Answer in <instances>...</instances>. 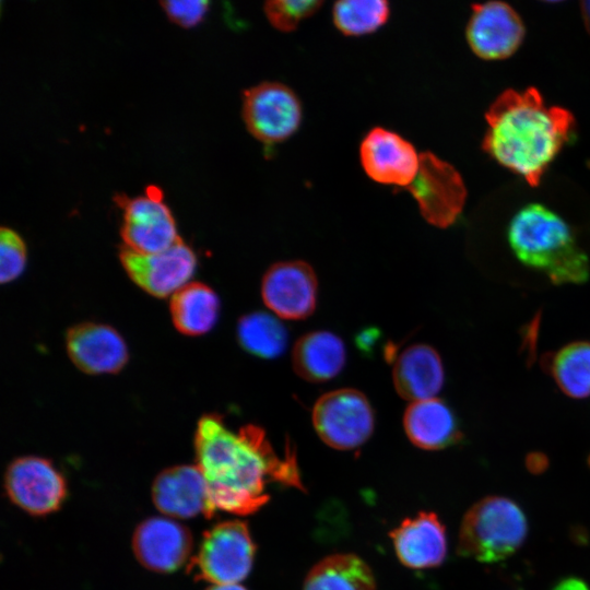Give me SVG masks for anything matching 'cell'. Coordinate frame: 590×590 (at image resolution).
Returning a JSON list of instances; mask_svg holds the SVG:
<instances>
[{"mask_svg": "<svg viewBox=\"0 0 590 590\" xmlns=\"http://www.w3.org/2000/svg\"><path fill=\"white\" fill-rule=\"evenodd\" d=\"M10 500L33 516H45L60 508L67 496V483L51 461L34 456L13 460L4 474Z\"/></svg>", "mask_w": 590, "mask_h": 590, "instance_id": "cell-10", "label": "cell"}, {"mask_svg": "<svg viewBox=\"0 0 590 590\" xmlns=\"http://www.w3.org/2000/svg\"><path fill=\"white\" fill-rule=\"evenodd\" d=\"M67 350L74 365L87 374H113L128 361V349L111 327L85 322L67 333Z\"/></svg>", "mask_w": 590, "mask_h": 590, "instance_id": "cell-17", "label": "cell"}, {"mask_svg": "<svg viewBox=\"0 0 590 590\" xmlns=\"http://www.w3.org/2000/svg\"><path fill=\"white\" fill-rule=\"evenodd\" d=\"M581 14H582L586 27L590 33V1L581 2Z\"/></svg>", "mask_w": 590, "mask_h": 590, "instance_id": "cell-32", "label": "cell"}, {"mask_svg": "<svg viewBox=\"0 0 590 590\" xmlns=\"http://www.w3.org/2000/svg\"><path fill=\"white\" fill-rule=\"evenodd\" d=\"M241 116L256 140L272 145L296 133L302 123L303 107L290 86L264 81L244 91Z\"/></svg>", "mask_w": 590, "mask_h": 590, "instance_id": "cell-7", "label": "cell"}, {"mask_svg": "<svg viewBox=\"0 0 590 590\" xmlns=\"http://www.w3.org/2000/svg\"><path fill=\"white\" fill-rule=\"evenodd\" d=\"M420 154L399 133L374 127L359 145V161L365 174L374 181L408 188L420 167Z\"/></svg>", "mask_w": 590, "mask_h": 590, "instance_id": "cell-13", "label": "cell"}, {"mask_svg": "<svg viewBox=\"0 0 590 590\" xmlns=\"http://www.w3.org/2000/svg\"><path fill=\"white\" fill-rule=\"evenodd\" d=\"M155 507L166 517L188 519L203 514L212 517L205 479L194 464H180L162 471L152 484Z\"/></svg>", "mask_w": 590, "mask_h": 590, "instance_id": "cell-16", "label": "cell"}, {"mask_svg": "<svg viewBox=\"0 0 590 590\" xmlns=\"http://www.w3.org/2000/svg\"><path fill=\"white\" fill-rule=\"evenodd\" d=\"M205 590H247L239 583H229V585H212Z\"/></svg>", "mask_w": 590, "mask_h": 590, "instance_id": "cell-31", "label": "cell"}, {"mask_svg": "<svg viewBox=\"0 0 590 590\" xmlns=\"http://www.w3.org/2000/svg\"><path fill=\"white\" fill-rule=\"evenodd\" d=\"M403 427L410 441L425 450H440L462 438L452 410L436 398L410 403L403 415Z\"/></svg>", "mask_w": 590, "mask_h": 590, "instance_id": "cell-20", "label": "cell"}, {"mask_svg": "<svg viewBox=\"0 0 590 590\" xmlns=\"http://www.w3.org/2000/svg\"><path fill=\"white\" fill-rule=\"evenodd\" d=\"M559 389L574 399L590 396V342L577 341L545 358Z\"/></svg>", "mask_w": 590, "mask_h": 590, "instance_id": "cell-24", "label": "cell"}, {"mask_svg": "<svg viewBox=\"0 0 590 590\" xmlns=\"http://www.w3.org/2000/svg\"><path fill=\"white\" fill-rule=\"evenodd\" d=\"M392 379L396 391L408 401L435 398L445 379L439 354L427 344L408 346L394 361Z\"/></svg>", "mask_w": 590, "mask_h": 590, "instance_id": "cell-19", "label": "cell"}, {"mask_svg": "<svg viewBox=\"0 0 590 590\" xmlns=\"http://www.w3.org/2000/svg\"><path fill=\"white\" fill-rule=\"evenodd\" d=\"M430 225L447 228L462 212L467 189L459 172L429 151L420 154L418 172L406 188Z\"/></svg>", "mask_w": 590, "mask_h": 590, "instance_id": "cell-8", "label": "cell"}, {"mask_svg": "<svg viewBox=\"0 0 590 590\" xmlns=\"http://www.w3.org/2000/svg\"><path fill=\"white\" fill-rule=\"evenodd\" d=\"M160 4L175 24L181 27H193L203 20L210 3L204 0H167L161 1Z\"/></svg>", "mask_w": 590, "mask_h": 590, "instance_id": "cell-29", "label": "cell"}, {"mask_svg": "<svg viewBox=\"0 0 590 590\" xmlns=\"http://www.w3.org/2000/svg\"><path fill=\"white\" fill-rule=\"evenodd\" d=\"M322 1L317 0H271L263 4V12L272 27L288 33L297 28L299 23L315 14Z\"/></svg>", "mask_w": 590, "mask_h": 590, "instance_id": "cell-27", "label": "cell"}, {"mask_svg": "<svg viewBox=\"0 0 590 590\" xmlns=\"http://www.w3.org/2000/svg\"><path fill=\"white\" fill-rule=\"evenodd\" d=\"M551 590H590V587L581 578L566 577L554 585Z\"/></svg>", "mask_w": 590, "mask_h": 590, "instance_id": "cell-30", "label": "cell"}, {"mask_svg": "<svg viewBox=\"0 0 590 590\" xmlns=\"http://www.w3.org/2000/svg\"><path fill=\"white\" fill-rule=\"evenodd\" d=\"M318 281L305 261H281L263 275L261 295L266 306L278 317L302 320L309 317L317 304Z\"/></svg>", "mask_w": 590, "mask_h": 590, "instance_id": "cell-12", "label": "cell"}, {"mask_svg": "<svg viewBox=\"0 0 590 590\" xmlns=\"http://www.w3.org/2000/svg\"><path fill=\"white\" fill-rule=\"evenodd\" d=\"M346 359L343 341L329 331H312L302 335L292 352L295 373L309 382L334 378Z\"/></svg>", "mask_w": 590, "mask_h": 590, "instance_id": "cell-21", "label": "cell"}, {"mask_svg": "<svg viewBox=\"0 0 590 590\" xmlns=\"http://www.w3.org/2000/svg\"><path fill=\"white\" fill-rule=\"evenodd\" d=\"M237 339L248 353L260 358H276L286 350L288 333L274 316L255 311L240 318Z\"/></svg>", "mask_w": 590, "mask_h": 590, "instance_id": "cell-25", "label": "cell"}, {"mask_svg": "<svg viewBox=\"0 0 590 590\" xmlns=\"http://www.w3.org/2000/svg\"><path fill=\"white\" fill-rule=\"evenodd\" d=\"M255 554L256 545L247 523L227 520L204 532L188 568L196 578L211 585L239 583L249 575Z\"/></svg>", "mask_w": 590, "mask_h": 590, "instance_id": "cell-5", "label": "cell"}, {"mask_svg": "<svg viewBox=\"0 0 590 590\" xmlns=\"http://www.w3.org/2000/svg\"><path fill=\"white\" fill-rule=\"evenodd\" d=\"M26 264V247L13 229H0V280L9 283L21 275Z\"/></svg>", "mask_w": 590, "mask_h": 590, "instance_id": "cell-28", "label": "cell"}, {"mask_svg": "<svg viewBox=\"0 0 590 590\" xmlns=\"http://www.w3.org/2000/svg\"><path fill=\"white\" fill-rule=\"evenodd\" d=\"M389 15L386 0H341L332 9L333 24L345 36L371 34L387 23Z\"/></svg>", "mask_w": 590, "mask_h": 590, "instance_id": "cell-26", "label": "cell"}, {"mask_svg": "<svg viewBox=\"0 0 590 590\" xmlns=\"http://www.w3.org/2000/svg\"><path fill=\"white\" fill-rule=\"evenodd\" d=\"M523 36V23L509 4L491 1L472 7L467 39L477 57L485 60L505 59L518 49Z\"/></svg>", "mask_w": 590, "mask_h": 590, "instance_id": "cell-14", "label": "cell"}, {"mask_svg": "<svg viewBox=\"0 0 590 590\" xmlns=\"http://www.w3.org/2000/svg\"><path fill=\"white\" fill-rule=\"evenodd\" d=\"M390 536L397 557L409 568H434L446 558V529L435 512L421 511L404 519Z\"/></svg>", "mask_w": 590, "mask_h": 590, "instance_id": "cell-18", "label": "cell"}, {"mask_svg": "<svg viewBox=\"0 0 590 590\" xmlns=\"http://www.w3.org/2000/svg\"><path fill=\"white\" fill-rule=\"evenodd\" d=\"M116 202L123 211V247L149 255L163 251L180 239L175 219L157 187L150 186L144 194L133 198L118 196Z\"/></svg>", "mask_w": 590, "mask_h": 590, "instance_id": "cell-9", "label": "cell"}, {"mask_svg": "<svg viewBox=\"0 0 590 590\" xmlns=\"http://www.w3.org/2000/svg\"><path fill=\"white\" fill-rule=\"evenodd\" d=\"M132 550L139 563L156 573H173L190 557L189 530L169 517H151L134 530Z\"/></svg>", "mask_w": 590, "mask_h": 590, "instance_id": "cell-15", "label": "cell"}, {"mask_svg": "<svg viewBox=\"0 0 590 590\" xmlns=\"http://www.w3.org/2000/svg\"><path fill=\"white\" fill-rule=\"evenodd\" d=\"M528 521L517 503L503 496L480 499L463 516L458 553L483 564L514 555L524 543Z\"/></svg>", "mask_w": 590, "mask_h": 590, "instance_id": "cell-4", "label": "cell"}, {"mask_svg": "<svg viewBox=\"0 0 590 590\" xmlns=\"http://www.w3.org/2000/svg\"><path fill=\"white\" fill-rule=\"evenodd\" d=\"M317 435L328 446L352 450L364 445L375 427L374 410L365 394L342 388L321 396L312 409Z\"/></svg>", "mask_w": 590, "mask_h": 590, "instance_id": "cell-6", "label": "cell"}, {"mask_svg": "<svg viewBox=\"0 0 590 590\" xmlns=\"http://www.w3.org/2000/svg\"><path fill=\"white\" fill-rule=\"evenodd\" d=\"M507 238L519 261L555 284H580L589 279V259L570 227L544 205L531 203L519 210L509 223Z\"/></svg>", "mask_w": 590, "mask_h": 590, "instance_id": "cell-3", "label": "cell"}, {"mask_svg": "<svg viewBox=\"0 0 590 590\" xmlns=\"http://www.w3.org/2000/svg\"><path fill=\"white\" fill-rule=\"evenodd\" d=\"M485 118L488 128L483 150L533 187L575 127L567 109L547 106L534 87L506 90L492 103Z\"/></svg>", "mask_w": 590, "mask_h": 590, "instance_id": "cell-2", "label": "cell"}, {"mask_svg": "<svg viewBox=\"0 0 590 590\" xmlns=\"http://www.w3.org/2000/svg\"><path fill=\"white\" fill-rule=\"evenodd\" d=\"M220 300L215 292L199 282H189L170 299V315L176 329L187 335H201L216 323Z\"/></svg>", "mask_w": 590, "mask_h": 590, "instance_id": "cell-23", "label": "cell"}, {"mask_svg": "<svg viewBox=\"0 0 590 590\" xmlns=\"http://www.w3.org/2000/svg\"><path fill=\"white\" fill-rule=\"evenodd\" d=\"M120 260L130 279L155 297H167L189 283L197 258L180 238L169 248L155 253H138L122 246Z\"/></svg>", "mask_w": 590, "mask_h": 590, "instance_id": "cell-11", "label": "cell"}, {"mask_svg": "<svg viewBox=\"0 0 590 590\" xmlns=\"http://www.w3.org/2000/svg\"><path fill=\"white\" fill-rule=\"evenodd\" d=\"M194 452L212 516L217 510L237 516L256 512L269 500L270 482L304 489L292 447L287 445L280 456L257 425L233 430L220 415H203L194 433Z\"/></svg>", "mask_w": 590, "mask_h": 590, "instance_id": "cell-1", "label": "cell"}, {"mask_svg": "<svg viewBox=\"0 0 590 590\" xmlns=\"http://www.w3.org/2000/svg\"><path fill=\"white\" fill-rule=\"evenodd\" d=\"M303 590H376L370 567L352 553L331 554L307 574Z\"/></svg>", "mask_w": 590, "mask_h": 590, "instance_id": "cell-22", "label": "cell"}]
</instances>
